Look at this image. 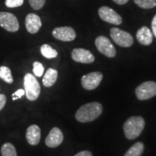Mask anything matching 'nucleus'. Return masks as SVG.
Here are the masks:
<instances>
[{
	"instance_id": "nucleus-22",
	"label": "nucleus",
	"mask_w": 156,
	"mask_h": 156,
	"mask_svg": "<svg viewBox=\"0 0 156 156\" xmlns=\"http://www.w3.org/2000/svg\"><path fill=\"white\" fill-rule=\"evenodd\" d=\"M34 73L36 77H41L44 74V67L41 63L38 62H35L34 63Z\"/></svg>"
},
{
	"instance_id": "nucleus-19",
	"label": "nucleus",
	"mask_w": 156,
	"mask_h": 156,
	"mask_svg": "<svg viewBox=\"0 0 156 156\" xmlns=\"http://www.w3.org/2000/svg\"><path fill=\"white\" fill-rule=\"evenodd\" d=\"M0 78L6 83L11 84L13 83V77L9 68L5 66L0 67Z\"/></svg>"
},
{
	"instance_id": "nucleus-11",
	"label": "nucleus",
	"mask_w": 156,
	"mask_h": 156,
	"mask_svg": "<svg viewBox=\"0 0 156 156\" xmlns=\"http://www.w3.org/2000/svg\"><path fill=\"white\" fill-rule=\"evenodd\" d=\"M72 58L75 62L83 64H91L95 61V56L88 50L85 48H75L72 51Z\"/></svg>"
},
{
	"instance_id": "nucleus-8",
	"label": "nucleus",
	"mask_w": 156,
	"mask_h": 156,
	"mask_svg": "<svg viewBox=\"0 0 156 156\" xmlns=\"http://www.w3.org/2000/svg\"><path fill=\"white\" fill-rule=\"evenodd\" d=\"M103 74L100 72H93L82 77L81 84L83 88L92 90L100 85L103 80Z\"/></svg>"
},
{
	"instance_id": "nucleus-25",
	"label": "nucleus",
	"mask_w": 156,
	"mask_h": 156,
	"mask_svg": "<svg viewBox=\"0 0 156 156\" xmlns=\"http://www.w3.org/2000/svg\"><path fill=\"white\" fill-rule=\"evenodd\" d=\"M25 94V90H23V89L17 90L16 92H15L12 94V100L15 101V100H17V99L20 98L22 97L23 95H24Z\"/></svg>"
},
{
	"instance_id": "nucleus-9",
	"label": "nucleus",
	"mask_w": 156,
	"mask_h": 156,
	"mask_svg": "<svg viewBox=\"0 0 156 156\" xmlns=\"http://www.w3.org/2000/svg\"><path fill=\"white\" fill-rule=\"evenodd\" d=\"M98 15L101 20L106 23L117 25L122 23V17L116 11L106 6H103L98 9Z\"/></svg>"
},
{
	"instance_id": "nucleus-21",
	"label": "nucleus",
	"mask_w": 156,
	"mask_h": 156,
	"mask_svg": "<svg viewBox=\"0 0 156 156\" xmlns=\"http://www.w3.org/2000/svg\"><path fill=\"white\" fill-rule=\"evenodd\" d=\"M134 3L143 9H152L156 6V0H134Z\"/></svg>"
},
{
	"instance_id": "nucleus-1",
	"label": "nucleus",
	"mask_w": 156,
	"mask_h": 156,
	"mask_svg": "<svg viewBox=\"0 0 156 156\" xmlns=\"http://www.w3.org/2000/svg\"><path fill=\"white\" fill-rule=\"evenodd\" d=\"M102 112L103 106L100 103H89L80 107L75 114V118L81 123L90 122L98 118Z\"/></svg>"
},
{
	"instance_id": "nucleus-10",
	"label": "nucleus",
	"mask_w": 156,
	"mask_h": 156,
	"mask_svg": "<svg viewBox=\"0 0 156 156\" xmlns=\"http://www.w3.org/2000/svg\"><path fill=\"white\" fill-rule=\"evenodd\" d=\"M54 38L62 41H72L76 38L75 30L71 27H58L54 28L52 31Z\"/></svg>"
},
{
	"instance_id": "nucleus-15",
	"label": "nucleus",
	"mask_w": 156,
	"mask_h": 156,
	"mask_svg": "<svg viewBox=\"0 0 156 156\" xmlns=\"http://www.w3.org/2000/svg\"><path fill=\"white\" fill-rule=\"evenodd\" d=\"M27 141L31 145H38L41 140V129L38 125L33 124L27 129Z\"/></svg>"
},
{
	"instance_id": "nucleus-2",
	"label": "nucleus",
	"mask_w": 156,
	"mask_h": 156,
	"mask_svg": "<svg viewBox=\"0 0 156 156\" xmlns=\"http://www.w3.org/2000/svg\"><path fill=\"white\" fill-rule=\"evenodd\" d=\"M145 126V119L141 116H132L124 124V132L129 140L137 138L143 131Z\"/></svg>"
},
{
	"instance_id": "nucleus-7",
	"label": "nucleus",
	"mask_w": 156,
	"mask_h": 156,
	"mask_svg": "<svg viewBox=\"0 0 156 156\" xmlns=\"http://www.w3.org/2000/svg\"><path fill=\"white\" fill-rule=\"evenodd\" d=\"M95 44L98 50L103 55L106 56L107 57L113 58L116 56V49H115L114 46H113L111 41L107 37L103 36H98L95 39Z\"/></svg>"
},
{
	"instance_id": "nucleus-29",
	"label": "nucleus",
	"mask_w": 156,
	"mask_h": 156,
	"mask_svg": "<svg viewBox=\"0 0 156 156\" xmlns=\"http://www.w3.org/2000/svg\"><path fill=\"white\" fill-rule=\"evenodd\" d=\"M115 3H116L117 5H123L124 4H126L129 0H113Z\"/></svg>"
},
{
	"instance_id": "nucleus-5",
	"label": "nucleus",
	"mask_w": 156,
	"mask_h": 156,
	"mask_svg": "<svg viewBox=\"0 0 156 156\" xmlns=\"http://www.w3.org/2000/svg\"><path fill=\"white\" fill-rule=\"evenodd\" d=\"M135 94L140 101L152 98L156 95V83L154 81L144 82L136 87Z\"/></svg>"
},
{
	"instance_id": "nucleus-24",
	"label": "nucleus",
	"mask_w": 156,
	"mask_h": 156,
	"mask_svg": "<svg viewBox=\"0 0 156 156\" xmlns=\"http://www.w3.org/2000/svg\"><path fill=\"white\" fill-rule=\"evenodd\" d=\"M24 2V0H6L5 5L9 8L20 7Z\"/></svg>"
},
{
	"instance_id": "nucleus-26",
	"label": "nucleus",
	"mask_w": 156,
	"mask_h": 156,
	"mask_svg": "<svg viewBox=\"0 0 156 156\" xmlns=\"http://www.w3.org/2000/svg\"><path fill=\"white\" fill-rule=\"evenodd\" d=\"M6 102H7V98L6 96L3 94H0V111L5 107Z\"/></svg>"
},
{
	"instance_id": "nucleus-20",
	"label": "nucleus",
	"mask_w": 156,
	"mask_h": 156,
	"mask_svg": "<svg viewBox=\"0 0 156 156\" xmlns=\"http://www.w3.org/2000/svg\"><path fill=\"white\" fill-rule=\"evenodd\" d=\"M1 151L2 156H17L15 146L9 142L4 144Z\"/></svg>"
},
{
	"instance_id": "nucleus-12",
	"label": "nucleus",
	"mask_w": 156,
	"mask_h": 156,
	"mask_svg": "<svg viewBox=\"0 0 156 156\" xmlns=\"http://www.w3.org/2000/svg\"><path fill=\"white\" fill-rule=\"evenodd\" d=\"M64 135L60 129L58 127H54L51 129L49 134H48L47 137L45 140V143L48 147H56L61 145L63 142Z\"/></svg>"
},
{
	"instance_id": "nucleus-17",
	"label": "nucleus",
	"mask_w": 156,
	"mask_h": 156,
	"mask_svg": "<svg viewBox=\"0 0 156 156\" xmlns=\"http://www.w3.org/2000/svg\"><path fill=\"white\" fill-rule=\"evenodd\" d=\"M144 149H145L144 144L141 142H137L126 151L124 156H141Z\"/></svg>"
},
{
	"instance_id": "nucleus-13",
	"label": "nucleus",
	"mask_w": 156,
	"mask_h": 156,
	"mask_svg": "<svg viewBox=\"0 0 156 156\" xmlns=\"http://www.w3.org/2000/svg\"><path fill=\"white\" fill-rule=\"evenodd\" d=\"M42 23L40 17L34 13H30L25 17V27L27 30L31 34L38 32Z\"/></svg>"
},
{
	"instance_id": "nucleus-14",
	"label": "nucleus",
	"mask_w": 156,
	"mask_h": 156,
	"mask_svg": "<svg viewBox=\"0 0 156 156\" xmlns=\"http://www.w3.org/2000/svg\"><path fill=\"white\" fill-rule=\"evenodd\" d=\"M136 39L140 44L144 46H149L152 44L153 39V35L151 30L147 27L143 26L140 28L136 32Z\"/></svg>"
},
{
	"instance_id": "nucleus-23",
	"label": "nucleus",
	"mask_w": 156,
	"mask_h": 156,
	"mask_svg": "<svg viewBox=\"0 0 156 156\" xmlns=\"http://www.w3.org/2000/svg\"><path fill=\"white\" fill-rule=\"evenodd\" d=\"M46 0H29V3L33 9L38 10L44 7Z\"/></svg>"
},
{
	"instance_id": "nucleus-18",
	"label": "nucleus",
	"mask_w": 156,
	"mask_h": 156,
	"mask_svg": "<svg viewBox=\"0 0 156 156\" xmlns=\"http://www.w3.org/2000/svg\"><path fill=\"white\" fill-rule=\"evenodd\" d=\"M41 53L44 57L47 58H56L58 55L57 51L48 44H44L41 47Z\"/></svg>"
},
{
	"instance_id": "nucleus-27",
	"label": "nucleus",
	"mask_w": 156,
	"mask_h": 156,
	"mask_svg": "<svg viewBox=\"0 0 156 156\" xmlns=\"http://www.w3.org/2000/svg\"><path fill=\"white\" fill-rule=\"evenodd\" d=\"M151 26H152V30H153V35L156 38V15L154 16L153 20H152Z\"/></svg>"
},
{
	"instance_id": "nucleus-6",
	"label": "nucleus",
	"mask_w": 156,
	"mask_h": 156,
	"mask_svg": "<svg viewBox=\"0 0 156 156\" xmlns=\"http://www.w3.org/2000/svg\"><path fill=\"white\" fill-rule=\"evenodd\" d=\"M0 26L12 33L17 32L20 28L17 17L12 13L6 12H0Z\"/></svg>"
},
{
	"instance_id": "nucleus-16",
	"label": "nucleus",
	"mask_w": 156,
	"mask_h": 156,
	"mask_svg": "<svg viewBox=\"0 0 156 156\" xmlns=\"http://www.w3.org/2000/svg\"><path fill=\"white\" fill-rule=\"evenodd\" d=\"M58 77V73L56 69L49 68L46 71L44 78H43V84L45 87H50L53 86L56 83Z\"/></svg>"
},
{
	"instance_id": "nucleus-4",
	"label": "nucleus",
	"mask_w": 156,
	"mask_h": 156,
	"mask_svg": "<svg viewBox=\"0 0 156 156\" xmlns=\"http://www.w3.org/2000/svg\"><path fill=\"white\" fill-rule=\"evenodd\" d=\"M110 36L113 41L122 47H130L134 43V38L132 35L119 28H113L111 29Z\"/></svg>"
},
{
	"instance_id": "nucleus-3",
	"label": "nucleus",
	"mask_w": 156,
	"mask_h": 156,
	"mask_svg": "<svg viewBox=\"0 0 156 156\" xmlns=\"http://www.w3.org/2000/svg\"><path fill=\"white\" fill-rule=\"evenodd\" d=\"M24 87L27 98L29 101H36L41 93V86L36 77L30 73L24 77Z\"/></svg>"
},
{
	"instance_id": "nucleus-28",
	"label": "nucleus",
	"mask_w": 156,
	"mask_h": 156,
	"mask_svg": "<svg viewBox=\"0 0 156 156\" xmlns=\"http://www.w3.org/2000/svg\"><path fill=\"white\" fill-rule=\"evenodd\" d=\"M74 156H93V154L91 153V152L87 151H81L80 153H78Z\"/></svg>"
}]
</instances>
